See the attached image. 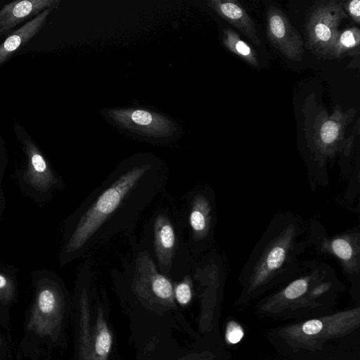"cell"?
<instances>
[{
    "instance_id": "cell-1",
    "label": "cell",
    "mask_w": 360,
    "mask_h": 360,
    "mask_svg": "<svg viewBox=\"0 0 360 360\" xmlns=\"http://www.w3.org/2000/svg\"><path fill=\"white\" fill-rule=\"evenodd\" d=\"M168 176L166 167L150 158L117 165L73 215L64 259L91 256L119 238L133 240L139 224L166 195Z\"/></svg>"
},
{
    "instance_id": "cell-2",
    "label": "cell",
    "mask_w": 360,
    "mask_h": 360,
    "mask_svg": "<svg viewBox=\"0 0 360 360\" xmlns=\"http://www.w3.org/2000/svg\"><path fill=\"white\" fill-rule=\"evenodd\" d=\"M310 246L308 225L290 211L274 214L243 265L240 280L249 292L292 278Z\"/></svg>"
},
{
    "instance_id": "cell-3",
    "label": "cell",
    "mask_w": 360,
    "mask_h": 360,
    "mask_svg": "<svg viewBox=\"0 0 360 360\" xmlns=\"http://www.w3.org/2000/svg\"><path fill=\"white\" fill-rule=\"evenodd\" d=\"M140 236L145 241L160 273L171 280L191 271L195 259L188 246L185 230L175 200L166 195L143 219Z\"/></svg>"
},
{
    "instance_id": "cell-4",
    "label": "cell",
    "mask_w": 360,
    "mask_h": 360,
    "mask_svg": "<svg viewBox=\"0 0 360 360\" xmlns=\"http://www.w3.org/2000/svg\"><path fill=\"white\" fill-rule=\"evenodd\" d=\"M188 246L195 259L212 248L217 223L214 191L209 184H200L176 201Z\"/></svg>"
},
{
    "instance_id": "cell-5",
    "label": "cell",
    "mask_w": 360,
    "mask_h": 360,
    "mask_svg": "<svg viewBox=\"0 0 360 360\" xmlns=\"http://www.w3.org/2000/svg\"><path fill=\"white\" fill-rule=\"evenodd\" d=\"M308 229L310 245L314 247L317 254L335 258L348 277H359L360 231L358 227L329 236L322 225L314 220L309 223Z\"/></svg>"
},
{
    "instance_id": "cell-6",
    "label": "cell",
    "mask_w": 360,
    "mask_h": 360,
    "mask_svg": "<svg viewBox=\"0 0 360 360\" xmlns=\"http://www.w3.org/2000/svg\"><path fill=\"white\" fill-rule=\"evenodd\" d=\"M347 17L341 1H321L313 5L305 25L307 48L317 57L328 58L339 32V25Z\"/></svg>"
},
{
    "instance_id": "cell-7",
    "label": "cell",
    "mask_w": 360,
    "mask_h": 360,
    "mask_svg": "<svg viewBox=\"0 0 360 360\" xmlns=\"http://www.w3.org/2000/svg\"><path fill=\"white\" fill-rule=\"evenodd\" d=\"M63 308L64 297L60 286L52 281L41 285L27 328L41 337L53 339L60 330Z\"/></svg>"
},
{
    "instance_id": "cell-8",
    "label": "cell",
    "mask_w": 360,
    "mask_h": 360,
    "mask_svg": "<svg viewBox=\"0 0 360 360\" xmlns=\"http://www.w3.org/2000/svg\"><path fill=\"white\" fill-rule=\"evenodd\" d=\"M266 19V32L271 43L287 58L301 61L304 41L285 13L276 6L269 5Z\"/></svg>"
},
{
    "instance_id": "cell-9",
    "label": "cell",
    "mask_w": 360,
    "mask_h": 360,
    "mask_svg": "<svg viewBox=\"0 0 360 360\" xmlns=\"http://www.w3.org/2000/svg\"><path fill=\"white\" fill-rule=\"evenodd\" d=\"M356 112L354 108L343 112L340 105H336L331 115L325 112L318 115L314 125V142L321 154L331 157L340 149L343 144L345 128Z\"/></svg>"
},
{
    "instance_id": "cell-10",
    "label": "cell",
    "mask_w": 360,
    "mask_h": 360,
    "mask_svg": "<svg viewBox=\"0 0 360 360\" xmlns=\"http://www.w3.org/2000/svg\"><path fill=\"white\" fill-rule=\"evenodd\" d=\"M109 115L126 128L151 136H165L172 134L173 124L167 118L143 110H110Z\"/></svg>"
},
{
    "instance_id": "cell-11",
    "label": "cell",
    "mask_w": 360,
    "mask_h": 360,
    "mask_svg": "<svg viewBox=\"0 0 360 360\" xmlns=\"http://www.w3.org/2000/svg\"><path fill=\"white\" fill-rule=\"evenodd\" d=\"M60 2V0H21L4 5L0 9V37L8 36L19 25L49 8L58 6Z\"/></svg>"
},
{
    "instance_id": "cell-12",
    "label": "cell",
    "mask_w": 360,
    "mask_h": 360,
    "mask_svg": "<svg viewBox=\"0 0 360 360\" xmlns=\"http://www.w3.org/2000/svg\"><path fill=\"white\" fill-rule=\"evenodd\" d=\"M22 143L27 157L25 179L37 190H49L58 183V179L34 142L27 138Z\"/></svg>"
},
{
    "instance_id": "cell-13",
    "label": "cell",
    "mask_w": 360,
    "mask_h": 360,
    "mask_svg": "<svg viewBox=\"0 0 360 360\" xmlns=\"http://www.w3.org/2000/svg\"><path fill=\"white\" fill-rule=\"evenodd\" d=\"M57 8L58 6H53L43 11L7 36L6 39L0 44V66L41 31L50 14Z\"/></svg>"
},
{
    "instance_id": "cell-14",
    "label": "cell",
    "mask_w": 360,
    "mask_h": 360,
    "mask_svg": "<svg viewBox=\"0 0 360 360\" xmlns=\"http://www.w3.org/2000/svg\"><path fill=\"white\" fill-rule=\"evenodd\" d=\"M208 5L221 18L240 30L255 44H261L254 22L238 1L212 0L208 1Z\"/></svg>"
},
{
    "instance_id": "cell-15",
    "label": "cell",
    "mask_w": 360,
    "mask_h": 360,
    "mask_svg": "<svg viewBox=\"0 0 360 360\" xmlns=\"http://www.w3.org/2000/svg\"><path fill=\"white\" fill-rule=\"evenodd\" d=\"M360 31L352 27L339 31L328 58L340 59L346 56L359 55Z\"/></svg>"
},
{
    "instance_id": "cell-16",
    "label": "cell",
    "mask_w": 360,
    "mask_h": 360,
    "mask_svg": "<svg viewBox=\"0 0 360 360\" xmlns=\"http://www.w3.org/2000/svg\"><path fill=\"white\" fill-rule=\"evenodd\" d=\"M98 311L99 313L92 339L91 359L106 360L111 349L112 336L100 309Z\"/></svg>"
},
{
    "instance_id": "cell-17",
    "label": "cell",
    "mask_w": 360,
    "mask_h": 360,
    "mask_svg": "<svg viewBox=\"0 0 360 360\" xmlns=\"http://www.w3.org/2000/svg\"><path fill=\"white\" fill-rule=\"evenodd\" d=\"M222 43L229 51L242 58L250 65L254 68L259 66V60L255 49L234 31L230 29L224 30Z\"/></svg>"
},
{
    "instance_id": "cell-18",
    "label": "cell",
    "mask_w": 360,
    "mask_h": 360,
    "mask_svg": "<svg viewBox=\"0 0 360 360\" xmlns=\"http://www.w3.org/2000/svg\"><path fill=\"white\" fill-rule=\"evenodd\" d=\"M193 269L184 274L182 278L174 285H173L174 297L181 305L188 304L192 299Z\"/></svg>"
},
{
    "instance_id": "cell-19",
    "label": "cell",
    "mask_w": 360,
    "mask_h": 360,
    "mask_svg": "<svg viewBox=\"0 0 360 360\" xmlns=\"http://www.w3.org/2000/svg\"><path fill=\"white\" fill-rule=\"evenodd\" d=\"M14 294L12 281L6 276L0 274V300L8 302L11 300Z\"/></svg>"
},
{
    "instance_id": "cell-20",
    "label": "cell",
    "mask_w": 360,
    "mask_h": 360,
    "mask_svg": "<svg viewBox=\"0 0 360 360\" xmlns=\"http://www.w3.org/2000/svg\"><path fill=\"white\" fill-rule=\"evenodd\" d=\"M342 8L348 13L354 22L360 24V1L352 0L342 1ZM344 10V11H345Z\"/></svg>"
},
{
    "instance_id": "cell-21",
    "label": "cell",
    "mask_w": 360,
    "mask_h": 360,
    "mask_svg": "<svg viewBox=\"0 0 360 360\" xmlns=\"http://www.w3.org/2000/svg\"><path fill=\"white\" fill-rule=\"evenodd\" d=\"M226 336L229 342L236 344L242 339L243 336V330L238 324L234 322H231L228 326Z\"/></svg>"
},
{
    "instance_id": "cell-22",
    "label": "cell",
    "mask_w": 360,
    "mask_h": 360,
    "mask_svg": "<svg viewBox=\"0 0 360 360\" xmlns=\"http://www.w3.org/2000/svg\"><path fill=\"white\" fill-rule=\"evenodd\" d=\"M322 328V322L316 319L308 321L302 326L303 332L307 335H315L319 333Z\"/></svg>"
},
{
    "instance_id": "cell-23",
    "label": "cell",
    "mask_w": 360,
    "mask_h": 360,
    "mask_svg": "<svg viewBox=\"0 0 360 360\" xmlns=\"http://www.w3.org/2000/svg\"><path fill=\"white\" fill-rule=\"evenodd\" d=\"M1 338H0V345H1Z\"/></svg>"
}]
</instances>
